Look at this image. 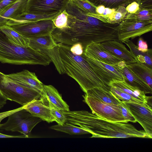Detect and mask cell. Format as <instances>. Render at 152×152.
I'll list each match as a JSON object with an SVG mask.
<instances>
[{"instance_id": "cell-1", "label": "cell", "mask_w": 152, "mask_h": 152, "mask_svg": "<svg viewBox=\"0 0 152 152\" xmlns=\"http://www.w3.org/2000/svg\"><path fill=\"white\" fill-rule=\"evenodd\" d=\"M65 10L68 14L66 27L62 29L56 27L51 33L57 43L72 46L79 43L84 50L91 43L118 40L120 23L104 22L90 15L72 0H69Z\"/></svg>"}, {"instance_id": "cell-2", "label": "cell", "mask_w": 152, "mask_h": 152, "mask_svg": "<svg viewBox=\"0 0 152 152\" xmlns=\"http://www.w3.org/2000/svg\"><path fill=\"white\" fill-rule=\"evenodd\" d=\"M71 46L58 43L54 48L42 53L50 58L59 74H66L74 79L85 93L96 88L110 91L111 87L96 74L83 53L80 55L74 54L70 50Z\"/></svg>"}, {"instance_id": "cell-3", "label": "cell", "mask_w": 152, "mask_h": 152, "mask_svg": "<svg viewBox=\"0 0 152 152\" xmlns=\"http://www.w3.org/2000/svg\"><path fill=\"white\" fill-rule=\"evenodd\" d=\"M66 117L65 123L79 126L89 132L91 138H152L145 132L133 125L108 121L85 110H61Z\"/></svg>"}, {"instance_id": "cell-4", "label": "cell", "mask_w": 152, "mask_h": 152, "mask_svg": "<svg viewBox=\"0 0 152 152\" xmlns=\"http://www.w3.org/2000/svg\"><path fill=\"white\" fill-rule=\"evenodd\" d=\"M0 24V62L16 65H49L52 62L47 55L29 46L23 47L11 42L1 30Z\"/></svg>"}, {"instance_id": "cell-5", "label": "cell", "mask_w": 152, "mask_h": 152, "mask_svg": "<svg viewBox=\"0 0 152 152\" xmlns=\"http://www.w3.org/2000/svg\"><path fill=\"white\" fill-rule=\"evenodd\" d=\"M0 94L7 100L22 106L41 96L39 93L19 84L0 71Z\"/></svg>"}, {"instance_id": "cell-6", "label": "cell", "mask_w": 152, "mask_h": 152, "mask_svg": "<svg viewBox=\"0 0 152 152\" xmlns=\"http://www.w3.org/2000/svg\"><path fill=\"white\" fill-rule=\"evenodd\" d=\"M8 117L5 122L1 124L0 129L19 132L26 138L30 137L32 129L42 120L32 115L23 107L22 109L11 114Z\"/></svg>"}, {"instance_id": "cell-7", "label": "cell", "mask_w": 152, "mask_h": 152, "mask_svg": "<svg viewBox=\"0 0 152 152\" xmlns=\"http://www.w3.org/2000/svg\"><path fill=\"white\" fill-rule=\"evenodd\" d=\"M83 96V102L90 107L92 113L108 121L127 123L122 114L119 104L107 103L86 94Z\"/></svg>"}, {"instance_id": "cell-8", "label": "cell", "mask_w": 152, "mask_h": 152, "mask_svg": "<svg viewBox=\"0 0 152 152\" xmlns=\"http://www.w3.org/2000/svg\"><path fill=\"white\" fill-rule=\"evenodd\" d=\"M70 0H28L25 12L49 15L60 13L66 8Z\"/></svg>"}, {"instance_id": "cell-9", "label": "cell", "mask_w": 152, "mask_h": 152, "mask_svg": "<svg viewBox=\"0 0 152 152\" xmlns=\"http://www.w3.org/2000/svg\"><path fill=\"white\" fill-rule=\"evenodd\" d=\"M152 22L125 19L120 24L118 39L123 42L151 31Z\"/></svg>"}, {"instance_id": "cell-10", "label": "cell", "mask_w": 152, "mask_h": 152, "mask_svg": "<svg viewBox=\"0 0 152 152\" xmlns=\"http://www.w3.org/2000/svg\"><path fill=\"white\" fill-rule=\"evenodd\" d=\"M52 20H43L10 26L20 34L29 38L51 34L56 28Z\"/></svg>"}, {"instance_id": "cell-11", "label": "cell", "mask_w": 152, "mask_h": 152, "mask_svg": "<svg viewBox=\"0 0 152 152\" xmlns=\"http://www.w3.org/2000/svg\"><path fill=\"white\" fill-rule=\"evenodd\" d=\"M86 58L96 74L108 86L110 87V83L115 80H123L121 71L115 65L109 64L86 56Z\"/></svg>"}, {"instance_id": "cell-12", "label": "cell", "mask_w": 152, "mask_h": 152, "mask_svg": "<svg viewBox=\"0 0 152 152\" xmlns=\"http://www.w3.org/2000/svg\"><path fill=\"white\" fill-rule=\"evenodd\" d=\"M125 103L136 121L143 127L145 132L152 138V106L147 103L143 104Z\"/></svg>"}, {"instance_id": "cell-13", "label": "cell", "mask_w": 152, "mask_h": 152, "mask_svg": "<svg viewBox=\"0 0 152 152\" xmlns=\"http://www.w3.org/2000/svg\"><path fill=\"white\" fill-rule=\"evenodd\" d=\"M83 53L88 58H94L111 65L117 64L123 61L105 50L100 43H93L87 45L84 50Z\"/></svg>"}, {"instance_id": "cell-14", "label": "cell", "mask_w": 152, "mask_h": 152, "mask_svg": "<svg viewBox=\"0 0 152 152\" xmlns=\"http://www.w3.org/2000/svg\"><path fill=\"white\" fill-rule=\"evenodd\" d=\"M40 98L49 107H55L62 111L69 110L68 105L63 100L57 90L52 85L43 84Z\"/></svg>"}, {"instance_id": "cell-15", "label": "cell", "mask_w": 152, "mask_h": 152, "mask_svg": "<svg viewBox=\"0 0 152 152\" xmlns=\"http://www.w3.org/2000/svg\"><path fill=\"white\" fill-rule=\"evenodd\" d=\"M6 75L19 84L41 94L43 84L38 79L35 73L24 70Z\"/></svg>"}, {"instance_id": "cell-16", "label": "cell", "mask_w": 152, "mask_h": 152, "mask_svg": "<svg viewBox=\"0 0 152 152\" xmlns=\"http://www.w3.org/2000/svg\"><path fill=\"white\" fill-rule=\"evenodd\" d=\"M100 44L105 50L121 59L126 64L137 63L130 51L119 40H109L100 43Z\"/></svg>"}, {"instance_id": "cell-17", "label": "cell", "mask_w": 152, "mask_h": 152, "mask_svg": "<svg viewBox=\"0 0 152 152\" xmlns=\"http://www.w3.org/2000/svg\"><path fill=\"white\" fill-rule=\"evenodd\" d=\"M115 65L121 71L123 80L126 83L143 92L145 94L152 93V88L129 69L124 61H120Z\"/></svg>"}, {"instance_id": "cell-18", "label": "cell", "mask_w": 152, "mask_h": 152, "mask_svg": "<svg viewBox=\"0 0 152 152\" xmlns=\"http://www.w3.org/2000/svg\"><path fill=\"white\" fill-rule=\"evenodd\" d=\"M32 115L38 117L48 123L55 121L51 115L50 107L47 106L40 97L34 99L26 104L22 106Z\"/></svg>"}, {"instance_id": "cell-19", "label": "cell", "mask_w": 152, "mask_h": 152, "mask_svg": "<svg viewBox=\"0 0 152 152\" xmlns=\"http://www.w3.org/2000/svg\"><path fill=\"white\" fill-rule=\"evenodd\" d=\"M28 38L29 46L42 53L45 50L53 48L58 44L54 40L51 34Z\"/></svg>"}, {"instance_id": "cell-20", "label": "cell", "mask_w": 152, "mask_h": 152, "mask_svg": "<svg viewBox=\"0 0 152 152\" xmlns=\"http://www.w3.org/2000/svg\"><path fill=\"white\" fill-rule=\"evenodd\" d=\"M110 87H116L127 93L138 100L145 103L149 104L152 96H148L137 88L131 86L123 80H115L110 84Z\"/></svg>"}, {"instance_id": "cell-21", "label": "cell", "mask_w": 152, "mask_h": 152, "mask_svg": "<svg viewBox=\"0 0 152 152\" xmlns=\"http://www.w3.org/2000/svg\"><path fill=\"white\" fill-rule=\"evenodd\" d=\"M60 13L49 15L34 14L24 12L9 20L6 25L11 26L45 19H53Z\"/></svg>"}, {"instance_id": "cell-22", "label": "cell", "mask_w": 152, "mask_h": 152, "mask_svg": "<svg viewBox=\"0 0 152 152\" xmlns=\"http://www.w3.org/2000/svg\"><path fill=\"white\" fill-rule=\"evenodd\" d=\"M127 45L133 57L137 63H142L152 69V50L148 49L146 52L143 53L138 50L137 46L131 40L128 39L123 42Z\"/></svg>"}, {"instance_id": "cell-23", "label": "cell", "mask_w": 152, "mask_h": 152, "mask_svg": "<svg viewBox=\"0 0 152 152\" xmlns=\"http://www.w3.org/2000/svg\"><path fill=\"white\" fill-rule=\"evenodd\" d=\"M28 0H18L0 15V24L5 25L11 19L25 12Z\"/></svg>"}, {"instance_id": "cell-24", "label": "cell", "mask_w": 152, "mask_h": 152, "mask_svg": "<svg viewBox=\"0 0 152 152\" xmlns=\"http://www.w3.org/2000/svg\"><path fill=\"white\" fill-rule=\"evenodd\" d=\"M126 65L134 73L152 88V69L143 64L139 63L126 64Z\"/></svg>"}, {"instance_id": "cell-25", "label": "cell", "mask_w": 152, "mask_h": 152, "mask_svg": "<svg viewBox=\"0 0 152 152\" xmlns=\"http://www.w3.org/2000/svg\"><path fill=\"white\" fill-rule=\"evenodd\" d=\"M85 94L109 104L118 105L121 101L110 91L105 90L100 88H96L89 89Z\"/></svg>"}, {"instance_id": "cell-26", "label": "cell", "mask_w": 152, "mask_h": 152, "mask_svg": "<svg viewBox=\"0 0 152 152\" xmlns=\"http://www.w3.org/2000/svg\"><path fill=\"white\" fill-rule=\"evenodd\" d=\"M0 28L7 38L13 43L23 47H29L28 38L20 34L10 26L6 25H1Z\"/></svg>"}, {"instance_id": "cell-27", "label": "cell", "mask_w": 152, "mask_h": 152, "mask_svg": "<svg viewBox=\"0 0 152 152\" xmlns=\"http://www.w3.org/2000/svg\"><path fill=\"white\" fill-rule=\"evenodd\" d=\"M95 7L102 5L105 7L116 9L120 6L126 7L133 1L138 0H87Z\"/></svg>"}, {"instance_id": "cell-28", "label": "cell", "mask_w": 152, "mask_h": 152, "mask_svg": "<svg viewBox=\"0 0 152 152\" xmlns=\"http://www.w3.org/2000/svg\"><path fill=\"white\" fill-rule=\"evenodd\" d=\"M52 129L68 133L70 135L90 134L87 130L77 126L65 123L62 125L57 124L50 127Z\"/></svg>"}, {"instance_id": "cell-29", "label": "cell", "mask_w": 152, "mask_h": 152, "mask_svg": "<svg viewBox=\"0 0 152 152\" xmlns=\"http://www.w3.org/2000/svg\"><path fill=\"white\" fill-rule=\"evenodd\" d=\"M126 19L152 22V9L140 8L139 10L134 13H127L125 19Z\"/></svg>"}, {"instance_id": "cell-30", "label": "cell", "mask_w": 152, "mask_h": 152, "mask_svg": "<svg viewBox=\"0 0 152 152\" xmlns=\"http://www.w3.org/2000/svg\"><path fill=\"white\" fill-rule=\"evenodd\" d=\"M110 91L118 99L125 102L134 103L140 104H145L116 87L111 86Z\"/></svg>"}, {"instance_id": "cell-31", "label": "cell", "mask_w": 152, "mask_h": 152, "mask_svg": "<svg viewBox=\"0 0 152 152\" xmlns=\"http://www.w3.org/2000/svg\"><path fill=\"white\" fill-rule=\"evenodd\" d=\"M127 12L125 7L120 6L106 20V23L111 24L120 23L125 18Z\"/></svg>"}, {"instance_id": "cell-32", "label": "cell", "mask_w": 152, "mask_h": 152, "mask_svg": "<svg viewBox=\"0 0 152 152\" xmlns=\"http://www.w3.org/2000/svg\"><path fill=\"white\" fill-rule=\"evenodd\" d=\"M67 15L68 14L65 10L52 20L56 28L62 29L66 27Z\"/></svg>"}, {"instance_id": "cell-33", "label": "cell", "mask_w": 152, "mask_h": 152, "mask_svg": "<svg viewBox=\"0 0 152 152\" xmlns=\"http://www.w3.org/2000/svg\"><path fill=\"white\" fill-rule=\"evenodd\" d=\"M50 113L58 124L62 125L66 121V117L61 110L53 107H50Z\"/></svg>"}, {"instance_id": "cell-34", "label": "cell", "mask_w": 152, "mask_h": 152, "mask_svg": "<svg viewBox=\"0 0 152 152\" xmlns=\"http://www.w3.org/2000/svg\"><path fill=\"white\" fill-rule=\"evenodd\" d=\"M119 105L122 114L127 123L129 122L133 123L137 122L136 120L128 109L125 102L121 101Z\"/></svg>"}, {"instance_id": "cell-35", "label": "cell", "mask_w": 152, "mask_h": 152, "mask_svg": "<svg viewBox=\"0 0 152 152\" xmlns=\"http://www.w3.org/2000/svg\"><path fill=\"white\" fill-rule=\"evenodd\" d=\"M76 4L80 7L89 13L96 14V7L87 0H72Z\"/></svg>"}, {"instance_id": "cell-36", "label": "cell", "mask_w": 152, "mask_h": 152, "mask_svg": "<svg viewBox=\"0 0 152 152\" xmlns=\"http://www.w3.org/2000/svg\"><path fill=\"white\" fill-rule=\"evenodd\" d=\"M18 0H0V15L7 10Z\"/></svg>"}, {"instance_id": "cell-37", "label": "cell", "mask_w": 152, "mask_h": 152, "mask_svg": "<svg viewBox=\"0 0 152 152\" xmlns=\"http://www.w3.org/2000/svg\"><path fill=\"white\" fill-rule=\"evenodd\" d=\"M70 50L73 54L78 55H81L84 51L83 45L79 43H76L71 46Z\"/></svg>"}, {"instance_id": "cell-38", "label": "cell", "mask_w": 152, "mask_h": 152, "mask_svg": "<svg viewBox=\"0 0 152 152\" xmlns=\"http://www.w3.org/2000/svg\"><path fill=\"white\" fill-rule=\"evenodd\" d=\"M125 7L127 13L130 14L136 13L140 9L139 5L136 1H133L131 3Z\"/></svg>"}, {"instance_id": "cell-39", "label": "cell", "mask_w": 152, "mask_h": 152, "mask_svg": "<svg viewBox=\"0 0 152 152\" xmlns=\"http://www.w3.org/2000/svg\"><path fill=\"white\" fill-rule=\"evenodd\" d=\"M138 49L143 53L148 51V49L147 42L144 41L142 37H140L138 41Z\"/></svg>"}, {"instance_id": "cell-40", "label": "cell", "mask_w": 152, "mask_h": 152, "mask_svg": "<svg viewBox=\"0 0 152 152\" xmlns=\"http://www.w3.org/2000/svg\"><path fill=\"white\" fill-rule=\"evenodd\" d=\"M137 3L140 8L152 9V0H138Z\"/></svg>"}, {"instance_id": "cell-41", "label": "cell", "mask_w": 152, "mask_h": 152, "mask_svg": "<svg viewBox=\"0 0 152 152\" xmlns=\"http://www.w3.org/2000/svg\"><path fill=\"white\" fill-rule=\"evenodd\" d=\"M23 108L22 106L18 108L5 112L0 113V127L1 121L5 118L8 117L11 114L16 111L20 110Z\"/></svg>"}, {"instance_id": "cell-42", "label": "cell", "mask_w": 152, "mask_h": 152, "mask_svg": "<svg viewBox=\"0 0 152 152\" xmlns=\"http://www.w3.org/2000/svg\"><path fill=\"white\" fill-rule=\"evenodd\" d=\"M26 138L23 134L20 135H10L2 134L0 132V138Z\"/></svg>"}, {"instance_id": "cell-43", "label": "cell", "mask_w": 152, "mask_h": 152, "mask_svg": "<svg viewBox=\"0 0 152 152\" xmlns=\"http://www.w3.org/2000/svg\"><path fill=\"white\" fill-rule=\"evenodd\" d=\"M105 7L102 5L98 6L96 7V13L99 15H101L104 12Z\"/></svg>"}, {"instance_id": "cell-44", "label": "cell", "mask_w": 152, "mask_h": 152, "mask_svg": "<svg viewBox=\"0 0 152 152\" xmlns=\"http://www.w3.org/2000/svg\"><path fill=\"white\" fill-rule=\"evenodd\" d=\"M7 100L0 94V109L3 107L6 104Z\"/></svg>"}]
</instances>
